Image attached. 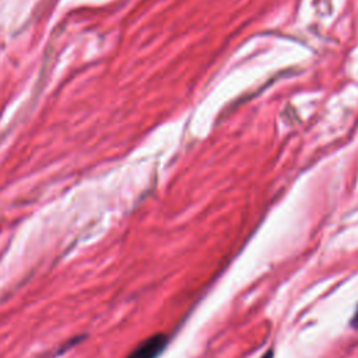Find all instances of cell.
Masks as SVG:
<instances>
[{"label":"cell","mask_w":358,"mask_h":358,"mask_svg":"<svg viewBox=\"0 0 358 358\" xmlns=\"http://www.w3.org/2000/svg\"><path fill=\"white\" fill-rule=\"evenodd\" d=\"M168 337L162 333H157L141 341L127 358H157L166 347Z\"/></svg>","instance_id":"1"},{"label":"cell","mask_w":358,"mask_h":358,"mask_svg":"<svg viewBox=\"0 0 358 358\" xmlns=\"http://www.w3.org/2000/svg\"><path fill=\"white\" fill-rule=\"evenodd\" d=\"M350 326L352 329L358 330V305H357V308H355V310H354V313H352V316L350 319Z\"/></svg>","instance_id":"2"},{"label":"cell","mask_w":358,"mask_h":358,"mask_svg":"<svg viewBox=\"0 0 358 358\" xmlns=\"http://www.w3.org/2000/svg\"><path fill=\"white\" fill-rule=\"evenodd\" d=\"M274 357V352H273V350H268V351H266L260 358H273Z\"/></svg>","instance_id":"3"}]
</instances>
